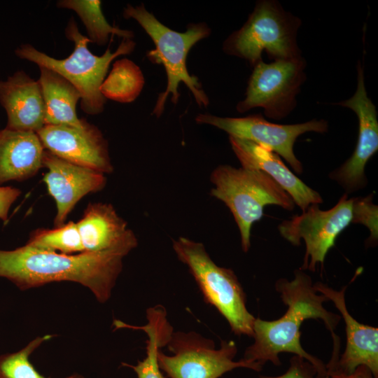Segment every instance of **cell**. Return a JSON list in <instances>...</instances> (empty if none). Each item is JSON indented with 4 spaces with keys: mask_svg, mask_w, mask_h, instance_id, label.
Returning <instances> with one entry per match:
<instances>
[{
    "mask_svg": "<svg viewBox=\"0 0 378 378\" xmlns=\"http://www.w3.org/2000/svg\"><path fill=\"white\" fill-rule=\"evenodd\" d=\"M294 276L292 281L281 278L275 283L276 290L288 306L286 312L274 321L255 318L254 342L246 349L241 359L262 370L268 361L274 365H281L279 354L292 353L309 361L316 370L318 378H328L326 365L302 348L300 326L307 319L323 321L331 333L332 351L339 352L340 340L335 330L341 316L323 307V302L329 300L316 292L310 276L300 268L295 270Z\"/></svg>",
    "mask_w": 378,
    "mask_h": 378,
    "instance_id": "1",
    "label": "cell"
},
{
    "mask_svg": "<svg viewBox=\"0 0 378 378\" xmlns=\"http://www.w3.org/2000/svg\"><path fill=\"white\" fill-rule=\"evenodd\" d=\"M132 250L120 247L63 254L26 244L13 250L0 249V277L21 290L52 282L72 281L88 288L99 302L105 303L122 272L124 258Z\"/></svg>",
    "mask_w": 378,
    "mask_h": 378,
    "instance_id": "2",
    "label": "cell"
},
{
    "mask_svg": "<svg viewBox=\"0 0 378 378\" xmlns=\"http://www.w3.org/2000/svg\"><path fill=\"white\" fill-rule=\"evenodd\" d=\"M372 197L348 198L345 193L330 209L321 210L319 204H312L301 215L279 225L280 234L293 245L300 246L304 240L306 251L301 270L314 272L317 264L323 267L337 237L351 224L364 225L370 232L369 244L377 243L378 206Z\"/></svg>",
    "mask_w": 378,
    "mask_h": 378,
    "instance_id": "3",
    "label": "cell"
},
{
    "mask_svg": "<svg viewBox=\"0 0 378 378\" xmlns=\"http://www.w3.org/2000/svg\"><path fill=\"white\" fill-rule=\"evenodd\" d=\"M122 15L125 19L136 21L152 39L155 48L148 51L146 56L153 64H162L166 71V90L159 94L152 114L157 118L162 115L170 94L171 102L176 104L181 83L190 90L200 106L206 107L209 104V97L198 78L188 73L186 59L192 47L210 35V27L205 22L190 23L184 32L176 31L160 22L143 4L136 6L127 4Z\"/></svg>",
    "mask_w": 378,
    "mask_h": 378,
    "instance_id": "4",
    "label": "cell"
},
{
    "mask_svg": "<svg viewBox=\"0 0 378 378\" xmlns=\"http://www.w3.org/2000/svg\"><path fill=\"white\" fill-rule=\"evenodd\" d=\"M65 36L74 44L73 52L66 58H54L28 43L18 47L15 54L20 59L61 75L79 92L81 109L88 115H98L103 112L106 102L100 92V87L111 63L120 55L130 54L136 43L132 39H122L115 52L108 47L102 55H95L88 48L91 41L79 31L74 18L68 22Z\"/></svg>",
    "mask_w": 378,
    "mask_h": 378,
    "instance_id": "5",
    "label": "cell"
},
{
    "mask_svg": "<svg viewBox=\"0 0 378 378\" xmlns=\"http://www.w3.org/2000/svg\"><path fill=\"white\" fill-rule=\"evenodd\" d=\"M210 181L214 186L210 195L222 201L231 211L244 252L251 246L252 226L262 217L266 206L277 205L293 211L295 205L279 185L258 169L219 165L212 171Z\"/></svg>",
    "mask_w": 378,
    "mask_h": 378,
    "instance_id": "6",
    "label": "cell"
},
{
    "mask_svg": "<svg viewBox=\"0 0 378 378\" xmlns=\"http://www.w3.org/2000/svg\"><path fill=\"white\" fill-rule=\"evenodd\" d=\"M301 24L299 18L286 11L278 1H258L244 25L224 41L223 50L253 67L262 61L263 52L274 61L300 57L297 34Z\"/></svg>",
    "mask_w": 378,
    "mask_h": 378,
    "instance_id": "7",
    "label": "cell"
},
{
    "mask_svg": "<svg viewBox=\"0 0 378 378\" xmlns=\"http://www.w3.org/2000/svg\"><path fill=\"white\" fill-rule=\"evenodd\" d=\"M172 247L188 267L205 301L227 320L232 331L253 337L255 318L247 309L246 295L234 272L217 265L201 242L180 237L173 240Z\"/></svg>",
    "mask_w": 378,
    "mask_h": 378,
    "instance_id": "8",
    "label": "cell"
},
{
    "mask_svg": "<svg viewBox=\"0 0 378 378\" xmlns=\"http://www.w3.org/2000/svg\"><path fill=\"white\" fill-rule=\"evenodd\" d=\"M167 346L173 354L166 355L160 349L158 361L169 378H219L237 368L261 371L242 359L234 360L237 348L232 340L222 341L216 349L212 340L196 332H173Z\"/></svg>",
    "mask_w": 378,
    "mask_h": 378,
    "instance_id": "9",
    "label": "cell"
},
{
    "mask_svg": "<svg viewBox=\"0 0 378 378\" xmlns=\"http://www.w3.org/2000/svg\"><path fill=\"white\" fill-rule=\"evenodd\" d=\"M306 61L302 57L290 60L263 61L253 66L245 97L236 106L239 113L260 107L269 118L288 116L297 105V95L306 79Z\"/></svg>",
    "mask_w": 378,
    "mask_h": 378,
    "instance_id": "10",
    "label": "cell"
},
{
    "mask_svg": "<svg viewBox=\"0 0 378 378\" xmlns=\"http://www.w3.org/2000/svg\"><path fill=\"white\" fill-rule=\"evenodd\" d=\"M195 120L198 124L214 126L227 133L229 136L251 141L276 153L299 174L302 173L303 167L293 152L296 139L306 132L323 134L328 130V123L323 119L281 125L266 120L260 113L241 118L200 113Z\"/></svg>",
    "mask_w": 378,
    "mask_h": 378,
    "instance_id": "11",
    "label": "cell"
},
{
    "mask_svg": "<svg viewBox=\"0 0 378 378\" xmlns=\"http://www.w3.org/2000/svg\"><path fill=\"white\" fill-rule=\"evenodd\" d=\"M336 104L351 109L358 120L354 151L344 163L329 174L330 178L341 186L348 195L365 188L368 183L365 165L378 150L377 111L368 95L364 69L360 61L357 64V88L354 94Z\"/></svg>",
    "mask_w": 378,
    "mask_h": 378,
    "instance_id": "12",
    "label": "cell"
},
{
    "mask_svg": "<svg viewBox=\"0 0 378 378\" xmlns=\"http://www.w3.org/2000/svg\"><path fill=\"white\" fill-rule=\"evenodd\" d=\"M36 134L44 149L58 158L104 174L113 170L108 142L94 125L88 122L83 128L46 125Z\"/></svg>",
    "mask_w": 378,
    "mask_h": 378,
    "instance_id": "13",
    "label": "cell"
},
{
    "mask_svg": "<svg viewBox=\"0 0 378 378\" xmlns=\"http://www.w3.org/2000/svg\"><path fill=\"white\" fill-rule=\"evenodd\" d=\"M42 165L47 169L43 181L56 202L55 227L65 223L69 214L81 198L100 191L106 183L104 174L69 162L47 150L43 152Z\"/></svg>",
    "mask_w": 378,
    "mask_h": 378,
    "instance_id": "14",
    "label": "cell"
},
{
    "mask_svg": "<svg viewBox=\"0 0 378 378\" xmlns=\"http://www.w3.org/2000/svg\"><path fill=\"white\" fill-rule=\"evenodd\" d=\"M316 292L331 300L342 315L345 323L346 344L338 360L329 361L327 372L351 374L360 365H365L374 378H378V328L356 321L349 312L344 293L346 286L336 290L326 284H314Z\"/></svg>",
    "mask_w": 378,
    "mask_h": 378,
    "instance_id": "15",
    "label": "cell"
},
{
    "mask_svg": "<svg viewBox=\"0 0 378 378\" xmlns=\"http://www.w3.org/2000/svg\"><path fill=\"white\" fill-rule=\"evenodd\" d=\"M0 104L6 113L7 129L36 133L45 125L41 85L22 70L0 80Z\"/></svg>",
    "mask_w": 378,
    "mask_h": 378,
    "instance_id": "16",
    "label": "cell"
},
{
    "mask_svg": "<svg viewBox=\"0 0 378 378\" xmlns=\"http://www.w3.org/2000/svg\"><path fill=\"white\" fill-rule=\"evenodd\" d=\"M229 141L241 167L267 174L291 197L302 212L309 205L323 202L320 194L295 176L276 153L248 140L229 136Z\"/></svg>",
    "mask_w": 378,
    "mask_h": 378,
    "instance_id": "17",
    "label": "cell"
},
{
    "mask_svg": "<svg viewBox=\"0 0 378 378\" xmlns=\"http://www.w3.org/2000/svg\"><path fill=\"white\" fill-rule=\"evenodd\" d=\"M76 226L84 252H98L138 245L134 232L111 204L90 203Z\"/></svg>",
    "mask_w": 378,
    "mask_h": 378,
    "instance_id": "18",
    "label": "cell"
},
{
    "mask_svg": "<svg viewBox=\"0 0 378 378\" xmlns=\"http://www.w3.org/2000/svg\"><path fill=\"white\" fill-rule=\"evenodd\" d=\"M44 150L35 132L0 130V185L37 174L43 167Z\"/></svg>",
    "mask_w": 378,
    "mask_h": 378,
    "instance_id": "19",
    "label": "cell"
},
{
    "mask_svg": "<svg viewBox=\"0 0 378 378\" xmlns=\"http://www.w3.org/2000/svg\"><path fill=\"white\" fill-rule=\"evenodd\" d=\"M38 82L45 104V125H66L83 128L88 123L76 113L80 94L66 79L55 71L40 66Z\"/></svg>",
    "mask_w": 378,
    "mask_h": 378,
    "instance_id": "20",
    "label": "cell"
},
{
    "mask_svg": "<svg viewBox=\"0 0 378 378\" xmlns=\"http://www.w3.org/2000/svg\"><path fill=\"white\" fill-rule=\"evenodd\" d=\"M146 316L148 323L142 326H132L120 320H116L114 323L115 329L141 330L148 336L146 358L139 360L135 365L127 363H122V365L131 368L137 378H164L158 365V351L167 346L173 333V328L167 318L166 310L162 305L148 308Z\"/></svg>",
    "mask_w": 378,
    "mask_h": 378,
    "instance_id": "21",
    "label": "cell"
},
{
    "mask_svg": "<svg viewBox=\"0 0 378 378\" xmlns=\"http://www.w3.org/2000/svg\"><path fill=\"white\" fill-rule=\"evenodd\" d=\"M144 84L145 78L140 67L133 61L122 58L113 62L100 92L106 99L131 103L139 96Z\"/></svg>",
    "mask_w": 378,
    "mask_h": 378,
    "instance_id": "22",
    "label": "cell"
},
{
    "mask_svg": "<svg viewBox=\"0 0 378 378\" xmlns=\"http://www.w3.org/2000/svg\"><path fill=\"white\" fill-rule=\"evenodd\" d=\"M57 7L74 10L85 25L91 43L105 45L110 35H117L122 39H132L134 34L131 30L122 29L111 25L102 10L99 0H61Z\"/></svg>",
    "mask_w": 378,
    "mask_h": 378,
    "instance_id": "23",
    "label": "cell"
},
{
    "mask_svg": "<svg viewBox=\"0 0 378 378\" xmlns=\"http://www.w3.org/2000/svg\"><path fill=\"white\" fill-rule=\"evenodd\" d=\"M25 244L35 249L63 254L84 252L76 223L74 221L52 229H36L31 232Z\"/></svg>",
    "mask_w": 378,
    "mask_h": 378,
    "instance_id": "24",
    "label": "cell"
},
{
    "mask_svg": "<svg viewBox=\"0 0 378 378\" xmlns=\"http://www.w3.org/2000/svg\"><path fill=\"white\" fill-rule=\"evenodd\" d=\"M52 335L38 336L20 350L0 355V378H46L41 374L29 361L31 354ZM66 378H85L74 373Z\"/></svg>",
    "mask_w": 378,
    "mask_h": 378,
    "instance_id": "25",
    "label": "cell"
},
{
    "mask_svg": "<svg viewBox=\"0 0 378 378\" xmlns=\"http://www.w3.org/2000/svg\"><path fill=\"white\" fill-rule=\"evenodd\" d=\"M258 378H318L315 368L304 358L293 356L287 371L279 376H260Z\"/></svg>",
    "mask_w": 378,
    "mask_h": 378,
    "instance_id": "26",
    "label": "cell"
},
{
    "mask_svg": "<svg viewBox=\"0 0 378 378\" xmlns=\"http://www.w3.org/2000/svg\"><path fill=\"white\" fill-rule=\"evenodd\" d=\"M20 194L17 188L0 186V220L7 221L9 210Z\"/></svg>",
    "mask_w": 378,
    "mask_h": 378,
    "instance_id": "27",
    "label": "cell"
},
{
    "mask_svg": "<svg viewBox=\"0 0 378 378\" xmlns=\"http://www.w3.org/2000/svg\"><path fill=\"white\" fill-rule=\"evenodd\" d=\"M328 378H374L370 370L365 365L358 366L354 372L346 374L337 372L328 373Z\"/></svg>",
    "mask_w": 378,
    "mask_h": 378,
    "instance_id": "28",
    "label": "cell"
}]
</instances>
